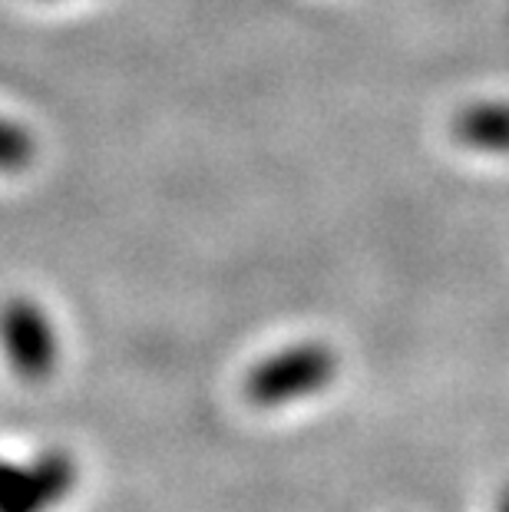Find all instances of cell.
Listing matches in <instances>:
<instances>
[{
    "instance_id": "4",
    "label": "cell",
    "mask_w": 509,
    "mask_h": 512,
    "mask_svg": "<svg viewBox=\"0 0 509 512\" xmlns=\"http://www.w3.org/2000/svg\"><path fill=\"white\" fill-rule=\"evenodd\" d=\"M457 136L473 149L509 152V103H480L463 110L457 119Z\"/></svg>"
},
{
    "instance_id": "1",
    "label": "cell",
    "mask_w": 509,
    "mask_h": 512,
    "mask_svg": "<svg viewBox=\"0 0 509 512\" xmlns=\"http://www.w3.org/2000/svg\"><path fill=\"white\" fill-rule=\"evenodd\" d=\"M338 374V354L328 344H295L265 357L245 380V394L258 407H278L324 390Z\"/></svg>"
},
{
    "instance_id": "3",
    "label": "cell",
    "mask_w": 509,
    "mask_h": 512,
    "mask_svg": "<svg viewBox=\"0 0 509 512\" xmlns=\"http://www.w3.org/2000/svg\"><path fill=\"white\" fill-rule=\"evenodd\" d=\"M0 347L10 367L27 380H43L60 357L57 331L40 304L30 298H10L0 308Z\"/></svg>"
},
{
    "instance_id": "6",
    "label": "cell",
    "mask_w": 509,
    "mask_h": 512,
    "mask_svg": "<svg viewBox=\"0 0 509 512\" xmlns=\"http://www.w3.org/2000/svg\"><path fill=\"white\" fill-rule=\"evenodd\" d=\"M496 512H509V489H503V496H500V509Z\"/></svg>"
},
{
    "instance_id": "2",
    "label": "cell",
    "mask_w": 509,
    "mask_h": 512,
    "mask_svg": "<svg viewBox=\"0 0 509 512\" xmlns=\"http://www.w3.org/2000/svg\"><path fill=\"white\" fill-rule=\"evenodd\" d=\"M77 466L67 453H40L30 463L0 460V512H47L70 496Z\"/></svg>"
},
{
    "instance_id": "5",
    "label": "cell",
    "mask_w": 509,
    "mask_h": 512,
    "mask_svg": "<svg viewBox=\"0 0 509 512\" xmlns=\"http://www.w3.org/2000/svg\"><path fill=\"white\" fill-rule=\"evenodd\" d=\"M34 149H37L34 136H30L24 126L7 116H0V172H17V169L30 166Z\"/></svg>"
}]
</instances>
